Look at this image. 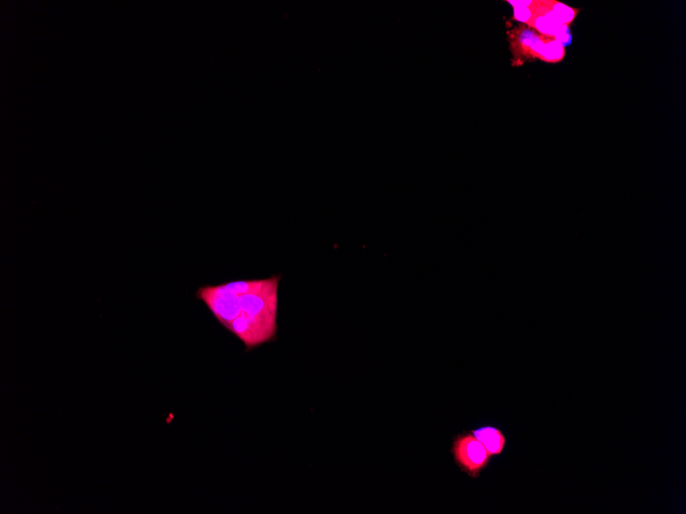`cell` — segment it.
<instances>
[{
	"label": "cell",
	"instance_id": "1",
	"mask_svg": "<svg viewBox=\"0 0 686 514\" xmlns=\"http://www.w3.org/2000/svg\"><path fill=\"white\" fill-rule=\"evenodd\" d=\"M282 276L201 287L196 296L247 351L277 340Z\"/></svg>",
	"mask_w": 686,
	"mask_h": 514
},
{
	"label": "cell",
	"instance_id": "2",
	"mask_svg": "<svg viewBox=\"0 0 686 514\" xmlns=\"http://www.w3.org/2000/svg\"><path fill=\"white\" fill-rule=\"evenodd\" d=\"M508 42L516 66L535 60L556 64L565 58V48L555 38L523 24L508 31Z\"/></svg>",
	"mask_w": 686,
	"mask_h": 514
},
{
	"label": "cell",
	"instance_id": "5",
	"mask_svg": "<svg viewBox=\"0 0 686 514\" xmlns=\"http://www.w3.org/2000/svg\"><path fill=\"white\" fill-rule=\"evenodd\" d=\"M536 6L555 19L558 23L570 26L580 13L579 9L571 8L556 0H535Z\"/></svg>",
	"mask_w": 686,
	"mask_h": 514
},
{
	"label": "cell",
	"instance_id": "4",
	"mask_svg": "<svg viewBox=\"0 0 686 514\" xmlns=\"http://www.w3.org/2000/svg\"><path fill=\"white\" fill-rule=\"evenodd\" d=\"M491 458L501 456L507 446L505 433L498 427L482 426L471 430Z\"/></svg>",
	"mask_w": 686,
	"mask_h": 514
},
{
	"label": "cell",
	"instance_id": "3",
	"mask_svg": "<svg viewBox=\"0 0 686 514\" xmlns=\"http://www.w3.org/2000/svg\"><path fill=\"white\" fill-rule=\"evenodd\" d=\"M451 454L457 467L472 479H478L492 459L471 431L453 438Z\"/></svg>",
	"mask_w": 686,
	"mask_h": 514
}]
</instances>
